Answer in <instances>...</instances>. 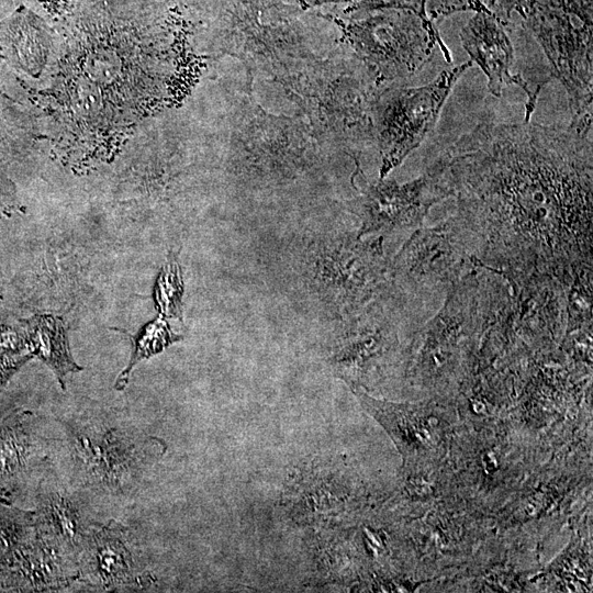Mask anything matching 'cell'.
<instances>
[{
  "instance_id": "cell-4",
  "label": "cell",
  "mask_w": 593,
  "mask_h": 593,
  "mask_svg": "<svg viewBox=\"0 0 593 593\" xmlns=\"http://www.w3.org/2000/svg\"><path fill=\"white\" fill-rule=\"evenodd\" d=\"M435 312L396 292L391 284L356 312L333 320L331 363L348 385L366 384L371 374L410 349Z\"/></svg>"
},
{
  "instance_id": "cell-13",
  "label": "cell",
  "mask_w": 593,
  "mask_h": 593,
  "mask_svg": "<svg viewBox=\"0 0 593 593\" xmlns=\"http://www.w3.org/2000/svg\"><path fill=\"white\" fill-rule=\"evenodd\" d=\"M463 49L483 71L488 89L494 97H501L504 88L519 87L527 96L524 121H530L537 96L523 75L514 72L515 48L506 27L488 10L474 12L459 33Z\"/></svg>"
},
{
  "instance_id": "cell-1",
  "label": "cell",
  "mask_w": 593,
  "mask_h": 593,
  "mask_svg": "<svg viewBox=\"0 0 593 593\" xmlns=\"http://www.w3.org/2000/svg\"><path fill=\"white\" fill-rule=\"evenodd\" d=\"M592 131L482 120L434 160L480 265L569 287L593 268Z\"/></svg>"
},
{
  "instance_id": "cell-8",
  "label": "cell",
  "mask_w": 593,
  "mask_h": 593,
  "mask_svg": "<svg viewBox=\"0 0 593 593\" xmlns=\"http://www.w3.org/2000/svg\"><path fill=\"white\" fill-rule=\"evenodd\" d=\"M360 19L338 20L344 36L378 88L414 77L439 47L451 63L433 21L407 9L368 11Z\"/></svg>"
},
{
  "instance_id": "cell-25",
  "label": "cell",
  "mask_w": 593,
  "mask_h": 593,
  "mask_svg": "<svg viewBox=\"0 0 593 593\" xmlns=\"http://www.w3.org/2000/svg\"><path fill=\"white\" fill-rule=\"evenodd\" d=\"M0 296H2L1 273H0Z\"/></svg>"
},
{
  "instance_id": "cell-22",
  "label": "cell",
  "mask_w": 593,
  "mask_h": 593,
  "mask_svg": "<svg viewBox=\"0 0 593 593\" xmlns=\"http://www.w3.org/2000/svg\"><path fill=\"white\" fill-rule=\"evenodd\" d=\"M468 10L477 12L486 9L479 0H425V12L430 21Z\"/></svg>"
},
{
  "instance_id": "cell-23",
  "label": "cell",
  "mask_w": 593,
  "mask_h": 593,
  "mask_svg": "<svg viewBox=\"0 0 593 593\" xmlns=\"http://www.w3.org/2000/svg\"><path fill=\"white\" fill-rule=\"evenodd\" d=\"M506 29L512 26L513 13L518 12L525 0H479Z\"/></svg>"
},
{
  "instance_id": "cell-10",
  "label": "cell",
  "mask_w": 593,
  "mask_h": 593,
  "mask_svg": "<svg viewBox=\"0 0 593 593\" xmlns=\"http://www.w3.org/2000/svg\"><path fill=\"white\" fill-rule=\"evenodd\" d=\"M472 66L468 60L445 69L419 87L378 89L370 120L381 159L380 179L400 166L432 133L455 85Z\"/></svg>"
},
{
  "instance_id": "cell-7",
  "label": "cell",
  "mask_w": 593,
  "mask_h": 593,
  "mask_svg": "<svg viewBox=\"0 0 593 593\" xmlns=\"http://www.w3.org/2000/svg\"><path fill=\"white\" fill-rule=\"evenodd\" d=\"M478 265L477 238L457 213L433 227L412 233L389 261L391 287L433 311L449 289Z\"/></svg>"
},
{
  "instance_id": "cell-9",
  "label": "cell",
  "mask_w": 593,
  "mask_h": 593,
  "mask_svg": "<svg viewBox=\"0 0 593 593\" xmlns=\"http://www.w3.org/2000/svg\"><path fill=\"white\" fill-rule=\"evenodd\" d=\"M58 443L69 457L75 486L113 496L136 491L150 448L135 428L99 418L65 422Z\"/></svg>"
},
{
  "instance_id": "cell-5",
  "label": "cell",
  "mask_w": 593,
  "mask_h": 593,
  "mask_svg": "<svg viewBox=\"0 0 593 593\" xmlns=\"http://www.w3.org/2000/svg\"><path fill=\"white\" fill-rule=\"evenodd\" d=\"M593 0H525L522 26L542 49L567 91L570 124L592 130Z\"/></svg>"
},
{
  "instance_id": "cell-15",
  "label": "cell",
  "mask_w": 593,
  "mask_h": 593,
  "mask_svg": "<svg viewBox=\"0 0 593 593\" xmlns=\"http://www.w3.org/2000/svg\"><path fill=\"white\" fill-rule=\"evenodd\" d=\"M96 523L75 485L59 478L51 463L40 483L37 532L78 562L79 552Z\"/></svg>"
},
{
  "instance_id": "cell-11",
  "label": "cell",
  "mask_w": 593,
  "mask_h": 593,
  "mask_svg": "<svg viewBox=\"0 0 593 593\" xmlns=\"http://www.w3.org/2000/svg\"><path fill=\"white\" fill-rule=\"evenodd\" d=\"M450 198L440 168L433 160L424 172L405 183L380 179L366 186L350 202L351 212L359 217L358 235H411L423 226L429 209Z\"/></svg>"
},
{
  "instance_id": "cell-2",
  "label": "cell",
  "mask_w": 593,
  "mask_h": 593,
  "mask_svg": "<svg viewBox=\"0 0 593 593\" xmlns=\"http://www.w3.org/2000/svg\"><path fill=\"white\" fill-rule=\"evenodd\" d=\"M168 0H65L51 89L78 127L128 126L160 96L168 72Z\"/></svg>"
},
{
  "instance_id": "cell-12",
  "label": "cell",
  "mask_w": 593,
  "mask_h": 593,
  "mask_svg": "<svg viewBox=\"0 0 593 593\" xmlns=\"http://www.w3.org/2000/svg\"><path fill=\"white\" fill-rule=\"evenodd\" d=\"M59 56L55 27L25 4L0 20V58L36 83L52 85Z\"/></svg>"
},
{
  "instance_id": "cell-26",
  "label": "cell",
  "mask_w": 593,
  "mask_h": 593,
  "mask_svg": "<svg viewBox=\"0 0 593 593\" xmlns=\"http://www.w3.org/2000/svg\"><path fill=\"white\" fill-rule=\"evenodd\" d=\"M4 371H5V368H4V369H2V370H0V379H1V378H3V373H4Z\"/></svg>"
},
{
  "instance_id": "cell-6",
  "label": "cell",
  "mask_w": 593,
  "mask_h": 593,
  "mask_svg": "<svg viewBox=\"0 0 593 593\" xmlns=\"http://www.w3.org/2000/svg\"><path fill=\"white\" fill-rule=\"evenodd\" d=\"M486 296L479 262L447 292L440 307L424 323L411 348L412 373L423 384L444 389L459 378L482 340Z\"/></svg>"
},
{
  "instance_id": "cell-20",
  "label": "cell",
  "mask_w": 593,
  "mask_h": 593,
  "mask_svg": "<svg viewBox=\"0 0 593 593\" xmlns=\"http://www.w3.org/2000/svg\"><path fill=\"white\" fill-rule=\"evenodd\" d=\"M183 280L177 254L169 250L157 276L153 300L156 311L166 318L182 320Z\"/></svg>"
},
{
  "instance_id": "cell-18",
  "label": "cell",
  "mask_w": 593,
  "mask_h": 593,
  "mask_svg": "<svg viewBox=\"0 0 593 593\" xmlns=\"http://www.w3.org/2000/svg\"><path fill=\"white\" fill-rule=\"evenodd\" d=\"M26 347L56 376L61 389H66L69 373L82 368L70 354L65 322L51 314H36L19 321Z\"/></svg>"
},
{
  "instance_id": "cell-16",
  "label": "cell",
  "mask_w": 593,
  "mask_h": 593,
  "mask_svg": "<svg viewBox=\"0 0 593 593\" xmlns=\"http://www.w3.org/2000/svg\"><path fill=\"white\" fill-rule=\"evenodd\" d=\"M361 406L390 435L405 459L424 455L439 444V422L430 403H395L349 385Z\"/></svg>"
},
{
  "instance_id": "cell-24",
  "label": "cell",
  "mask_w": 593,
  "mask_h": 593,
  "mask_svg": "<svg viewBox=\"0 0 593 593\" xmlns=\"http://www.w3.org/2000/svg\"><path fill=\"white\" fill-rule=\"evenodd\" d=\"M12 541L11 533L7 529H0V559L9 552Z\"/></svg>"
},
{
  "instance_id": "cell-17",
  "label": "cell",
  "mask_w": 593,
  "mask_h": 593,
  "mask_svg": "<svg viewBox=\"0 0 593 593\" xmlns=\"http://www.w3.org/2000/svg\"><path fill=\"white\" fill-rule=\"evenodd\" d=\"M42 134L35 116L0 91V210L16 202V178L36 153Z\"/></svg>"
},
{
  "instance_id": "cell-14",
  "label": "cell",
  "mask_w": 593,
  "mask_h": 593,
  "mask_svg": "<svg viewBox=\"0 0 593 593\" xmlns=\"http://www.w3.org/2000/svg\"><path fill=\"white\" fill-rule=\"evenodd\" d=\"M79 579L99 591L137 589L141 567L127 529L110 521L96 523L78 556Z\"/></svg>"
},
{
  "instance_id": "cell-19",
  "label": "cell",
  "mask_w": 593,
  "mask_h": 593,
  "mask_svg": "<svg viewBox=\"0 0 593 593\" xmlns=\"http://www.w3.org/2000/svg\"><path fill=\"white\" fill-rule=\"evenodd\" d=\"M182 338L181 335L172 332L169 322L164 316L159 315L144 325L139 332L132 336L131 357L126 367L115 380V390L121 391L127 385L130 374L139 361L159 354Z\"/></svg>"
},
{
  "instance_id": "cell-3",
  "label": "cell",
  "mask_w": 593,
  "mask_h": 593,
  "mask_svg": "<svg viewBox=\"0 0 593 593\" xmlns=\"http://www.w3.org/2000/svg\"><path fill=\"white\" fill-rule=\"evenodd\" d=\"M381 236L326 230L299 235L288 247V268L298 291L329 320L351 314L389 286Z\"/></svg>"
},
{
  "instance_id": "cell-21",
  "label": "cell",
  "mask_w": 593,
  "mask_h": 593,
  "mask_svg": "<svg viewBox=\"0 0 593 593\" xmlns=\"http://www.w3.org/2000/svg\"><path fill=\"white\" fill-rule=\"evenodd\" d=\"M347 12H368L379 9H407L429 20L425 12V0H350Z\"/></svg>"
}]
</instances>
